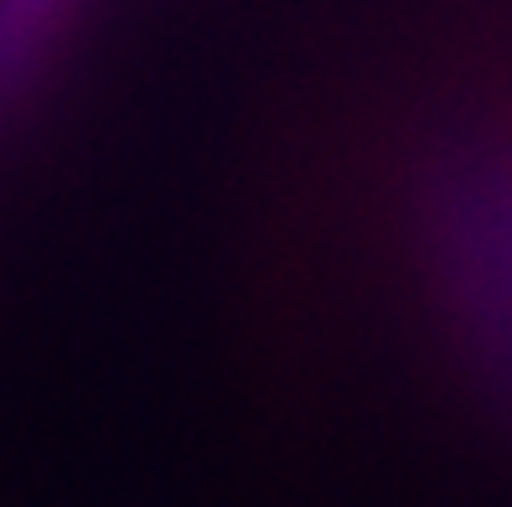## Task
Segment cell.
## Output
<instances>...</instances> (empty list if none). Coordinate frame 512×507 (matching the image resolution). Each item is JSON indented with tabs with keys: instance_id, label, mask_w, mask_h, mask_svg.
I'll return each instance as SVG.
<instances>
[{
	"instance_id": "1",
	"label": "cell",
	"mask_w": 512,
	"mask_h": 507,
	"mask_svg": "<svg viewBox=\"0 0 512 507\" xmlns=\"http://www.w3.org/2000/svg\"><path fill=\"white\" fill-rule=\"evenodd\" d=\"M378 254L409 337L512 445V57L450 52L378 119Z\"/></svg>"
},
{
	"instance_id": "2",
	"label": "cell",
	"mask_w": 512,
	"mask_h": 507,
	"mask_svg": "<svg viewBox=\"0 0 512 507\" xmlns=\"http://www.w3.org/2000/svg\"><path fill=\"white\" fill-rule=\"evenodd\" d=\"M94 0H0V109L21 104L78 37Z\"/></svg>"
}]
</instances>
